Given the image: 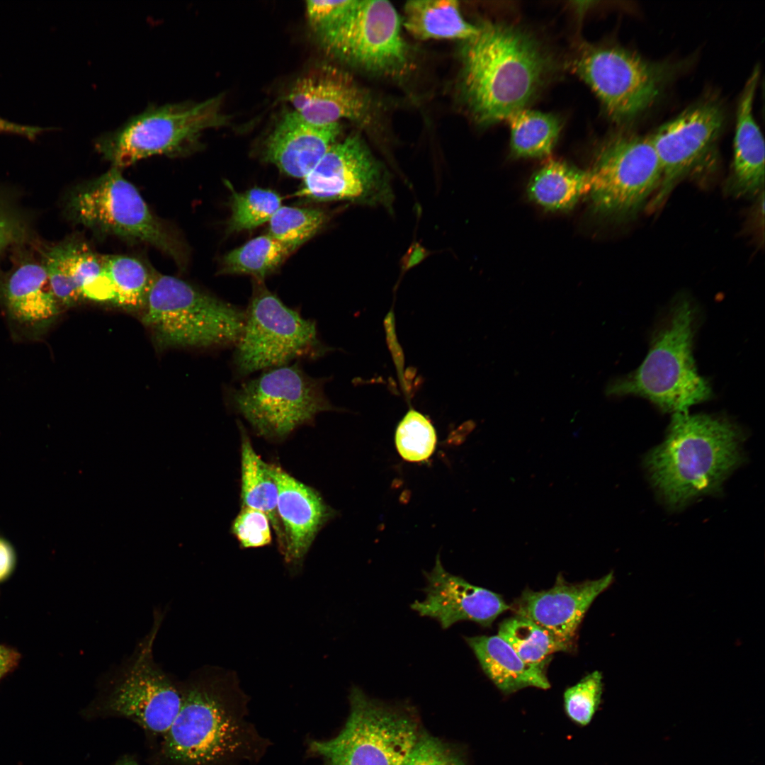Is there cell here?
<instances>
[{
	"instance_id": "cell-1",
	"label": "cell",
	"mask_w": 765,
	"mask_h": 765,
	"mask_svg": "<svg viewBox=\"0 0 765 765\" xmlns=\"http://www.w3.org/2000/svg\"><path fill=\"white\" fill-rule=\"evenodd\" d=\"M181 703L163 735L162 752L176 765H242L268 742L246 720L247 698L230 672L200 669L181 683Z\"/></svg>"
},
{
	"instance_id": "cell-2",
	"label": "cell",
	"mask_w": 765,
	"mask_h": 765,
	"mask_svg": "<svg viewBox=\"0 0 765 765\" xmlns=\"http://www.w3.org/2000/svg\"><path fill=\"white\" fill-rule=\"evenodd\" d=\"M461 91L471 115L489 125L524 109L543 85L549 58L519 29L484 23L461 51Z\"/></svg>"
},
{
	"instance_id": "cell-3",
	"label": "cell",
	"mask_w": 765,
	"mask_h": 765,
	"mask_svg": "<svg viewBox=\"0 0 765 765\" xmlns=\"http://www.w3.org/2000/svg\"><path fill=\"white\" fill-rule=\"evenodd\" d=\"M743 436L725 416L673 414L665 440L645 458L650 480L663 501L680 508L700 496L719 493L744 460Z\"/></svg>"
},
{
	"instance_id": "cell-4",
	"label": "cell",
	"mask_w": 765,
	"mask_h": 765,
	"mask_svg": "<svg viewBox=\"0 0 765 765\" xmlns=\"http://www.w3.org/2000/svg\"><path fill=\"white\" fill-rule=\"evenodd\" d=\"M696 308L679 298L653 334L650 350L633 373L612 381L607 394L633 395L649 400L664 412L686 413L713 395L707 380L698 373L693 356Z\"/></svg>"
},
{
	"instance_id": "cell-5",
	"label": "cell",
	"mask_w": 765,
	"mask_h": 765,
	"mask_svg": "<svg viewBox=\"0 0 765 765\" xmlns=\"http://www.w3.org/2000/svg\"><path fill=\"white\" fill-rule=\"evenodd\" d=\"M245 310L176 277L153 275L142 322L163 346L220 348L235 345Z\"/></svg>"
},
{
	"instance_id": "cell-6",
	"label": "cell",
	"mask_w": 765,
	"mask_h": 765,
	"mask_svg": "<svg viewBox=\"0 0 765 765\" xmlns=\"http://www.w3.org/2000/svg\"><path fill=\"white\" fill-rule=\"evenodd\" d=\"M344 726L329 740H310L307 754L323 765H402L421 731L412 708L391 705L353 686Z\"/></svg>"
},
{
	"instance_id": "cell-7",
	"label": "cell",
	"mask_w": 765,
	"mask_h": 765,
	"mask_svg": "<svg viewBox=\"0 0 765 765\" xmlns=\"http://www.w3.org/2000/svg\"><path fill=\"white\" fill-rule=\"evenodd\" d=\"M400 23L387 1H340L311 27L333 56L368 72L399 76L409 63Z\"/></svg>"
},
{
	"instance_id": "cell-8",
	"label": "cell",
	"mask_w": 765,
	"mask_h": 765,
	"mask_svg": "<svg viewBox=\"0 0 765 765\" xmlns=\"http://www.w3.org/2000/svg\"><path fill=\"white\" fill-rule=\"evenodd\" d=\"M221 104V96L200 102L152 104L99 136L96 149L120 169L157 154H186L198 147L204 130L225 123Z\"/></svg>"
},
{
	"instance_id": "cell-9",
	"label": "cell",
	"mask_w": 765,
	"mask_h": 765,
	"mask_svg": "<svg viewBox=\"0 0 765 765\" xmlns=\"http://www.w3.org/2000/svg\"><path fill=\"white\" fill-rule=\"evenodd\" d=\"M164 616L159 611L149 633L108 677L91 704L92 713L125 718L146 731L164 735L181 703V683L155 662L154 643Z\"/></svg>"
},
{
	"instance_id": "cell-10",
	"label": "cell",
	"mask_w": 765,
	"mask_h": 765,
	"mask_svg": "<svg viewBox=\"0 0 765 765\" xmlns=\"http://www.w3.org/2000/svg\"><path fill=\"white\" fill-rule=\"evenodd\" d=\"M67 204L74 221L101 234L150 244L184 264L186 250L180 239L151 212L120 169L112 167L77 187Z\"/></svg>"
},
{
	"instance_id": "cell-11",
	"label": "cell",
	"mask_w": 765,
	"mask_h": 765,
	"mask_svg": "<svg viewBox=\"0 0 765 765\" xmlns=\"http://www.w3.org/2000/svg\"><path fill=\"white\" fill-rule=\"evenodd\" d=\"M325 380L307 374L299 363L266 370L227 392V401L260 436L280 439L334 410L324 390Z\"/></svg>"
},
{
	"instance_id": "cell-12",
	"label": "cell",
	"mask_w": 765,
	"mask_h": 765,
	"mask_svg": "<svg viewBox=\"0 0 765 765\" xmlns=\"http://www.w3.org/2000/svg\"><path fill=\"white\" fill-rule=\"evenodd\" d=\"M258 281L235 344L233 366L239 376L288 365L301 358H318L329 348L318 337L316 323L287 307Z\"/></svg>"
},
{
	"instance_id": "cell-13",
	"label": "cell",
	"mask_w": 765,
	"mask_h": 765,
	"mask_svg": "<svg viewBox=\"0 0 765 765\" xmlns=\"http://www.w3.org/2000/svg\"><path fill=\"white\" fill-rule=\"evenodd\" d=\"M588 172L593 211L616 220L633 217L649 204L662 175L649 137L629 133L604 142Z\"/></svg>"
},
{
	"instance_id": "cell-14",
	"label": "cell",
	"mask_w": 765,
	"mask_h": 765,
	"mask_svg": "<svg viewBox=\"0 0 765 765\" xmlns=\"http://www.w3.org/2000/svg\"><path fill=\"white\" fill-rule=\"evenodd\" d=\"M574 68L620 125L633 122L650 108L671 74L669 65L613 46L589 47L575 60Z\"/></svg>"
},
{
	"instance_id": "cell-15",
	"label": "cell",
	"mask_w": 765,
	"mask_h": 765,
	"mask_svg": "<svg viewBox=\"0 0 765 765\" xmlns=\"http://www.w3.org/2000/svg\"><path fill=\"white\" fill-rule=\"evenodd\" d=\"M295 196L318 202L351 200L389 206V176L358 135L332 144L303 178Z\"/></svg>"
},
{
	"instance_id": "cell-16",
	"label": "cell",
	"mask_w": 765,
	"mask_h": 765,
	"mask_svg": "<svg viewBox=\"0 0 765 765\" xmlns=\"http://www.w3.org/2000/svg\"><path fill=\"white\" fill-rule=\"evenodd\" d=\"M724 122L720 103L708 99L687 108L648 136L662 172L648 204L650 209L662 205L676 186L713 153Z\"/></svg>"
},
{
	"instance_id": "cell-17",
	"label": "cell",
	"mask_w": 765,
	"mask_h": 765,
	"mask_svg": "<svg viewBox=\"0 0 765 765\" xmlns=\"http://www.w3.org/2000/svg\"><path fill=\"white\" fill-rule=\"evenodd\" d=\"M424 576L425 598L414 601L410 607L421 616L436 620L443 629L461 620L489 627L500 614L511 609L499 594L446 571L439 555L434 568Z\"/></svg>"
},
{
	"instance_id": "cell-18",
	"label": "cell",
	"mask_w": 765,
	"mask_h": 765,
	"mask_svg": "<svg viewBox=\"0 0 765 765\" xmlns=\"http://www.w3.org/2000/svg\"><path fill=\"white\" fill-rule=\"evenodd\" d=\"M288 99L305 120L317 125L341 119L364 121L370 116L367 94L345 73L330 67L315 68L298 78Z\"/></svg>"
},
{
	"instance_id": "cell-19",
	"label": "cell",
	"mask_w": 765,
	"mask_h": 765,
	"mask_svg": "<svg viewBox=\"0 0 765 765\" xmlns=\"http://www.w3.org/2000/svg\"><path fill=\"white\" fill-rule=\"evenodd\" d=\"M613 581V572L598 579L579 583L568 582L559 574L553 586L548 589H525L510 606L511 609L516 615L572 641L591 604Z\"/></svg>"
},
{
	"instance_id": "cell-20",
	"label": "cell",
	"mask_w": 765,
	"mask_h": 765,
	"mask_svg": "<svg viewBox=\"0 0 765 765\" xmlns=\"http://www.w3.org/2000/svg\"><path fill=\"white\" fill-rule=\"evenodd\" d=\"M41 262L60 306H73L82 299L112 302L113 291L101 256L86 243L67 239L44 251Z\"/></svg>"
},
{
	"instance_id": "cell-21",
	"label": "cell",
	"mask_w": 765,
	"mask_h": 765,
	"mask_svg": "<svg viewBox=\"0 0 765 765\" xmlns=\"http://www.w3.org/2000/svg\"><path fill=\"white\" fill-rule=\"evenodd\" d=\"M278 487V514L285 536L286 562L300 565L317 533L334 511L312 487L298 480L278 465L269 464Z\"/></svg>"
},
{
	"instance_id": "cell-22",
	"label": "cell",
	"mask_w": 765,
	"mask_h": 765,
	"mask_svg": "<svg viewBox=\"0 0 765 765\" xmlns=\"http://www.w3.org/2000/svg\"><path fill=\"white\" fill-rule=\"evenodd\" d=\"M339 123L317 125L295 111L285 114L265 142L263 155L287 176L304 178L334 144Z\"/></svg>"
},
{
	"instance_id": "cell-23",
	"label": "cell",
	"mask_w": 765,
	"mask_h": 765,
	"mask_svg": "<svg viewBox=\"0 0 765 765\" xmlns=\"http://www.w3.org/2000/svg\"><path fill=\"white\" fill-rule=\"evenodd\" d=\"M759 76L760 69L756 67L738 101L733 161L726 183L727 192L735 197H753L764 192V141L753 113Z\"/></svg>"
},
{
	"instance_id": "cell-24",
	"label": "cell",
	"mask_w": 765,
	"mask_h": 765,
	"mask_svg": "<svg viewBox=\"0 0 765 765\" xmlns=\"http://www.w3.org/2000/svg\"><path fill=\"white\" fill-rule=\"evenodd\" d=\"M0 295L11 315L23 323L46 322L60 312L42 263L28 256L0 278Z\"/></svg>"
},
{
	"instance_id": "cell-25",
	"label": "cell",
	"mask_w": 765,
	"mask_h": 765,
	"mask_svg": "<svg viewBox=\"0 0 765 765\" xmlns=\"http://www.w3.org/2000/svg\"><path fill=\"white\" fill-rule=\"evenodd\" d=\"M487 676L505 694L526 687L548 689L550 684L546 675L548 662L530 664L524 662L513 647L497 635L465 637Z\"/></svg>"
},
{
	"instance_id": "cell-26",
	"label": "cell",
	"mask_w": 765,
	"mask_h": 765,
	"mask_svg": "<svg viewBox=\"0 0 765 765\" xmlns=\"http://www.w3.org/2000/svg\"><path fill=\"white\" fill-rule=\"evenodd\" d=\"M589 191V172L558 160L545 162L527 186L528 198L550 211L572 209Z\"/></svg>"
},
{
	"instance_id": "cell-27",
	"label": "cell",
	"mask_w": 765,
	"mask_h": 765,
	"mask_svg": "<svg viewBox=\"0 0 765 765\" xmlns=\"http://www.w3.org/2000/svg\"><path fill=\"white\" fill-rule=\"evenodd\" d=\"M403 25L419 40L457 39L464 41L478 31L463 17L455 1H409L404 6Z\"/></svg>"
},
{
	"instance_id": "cell-28",
	"label": "cell",
	"mask_w": 765,
	"mask_h": 765,
	"mask_svg": "<svg viewBox=\"0 0 765 765\" xmlns=\"http://www.w3.org/2000/svg\"><path fill=\"white\" fill-rule=\"evenodd\" d=\"M242 507L259 510L268 518L283 554L285 550V536L278 516V487L269 468L255 452L249 438L242 431Z\"/></svg>"
},
{
	"instance_id": "cell-29",
	"label": "cell",
	"mask_w": 765,
	"mask_h": 765,
	"mask_svg": "<svg viewBox=\"0 0 765 765\" xmlns=\"http://www.w3.org/2000/svg\"><path fill=\"white\" fill-rule=\"evenodd\" d=\"M498 635L513 647L521 659L530 664L550 661L552 654L569 651L572 647V640L517 615L500 623Z\"/></svg>"
},
{
	"instance_id": "cell-30",
	"label": "cell",
	"mask_w": 765,
	"mask_h": 765,
	"mask_svg": "<svg viewBox=\"0 0 765 765\" xmlns=\"http://www.w3.org/2000/svg\"><path fill=\"white\" fill-rule=\"evenodd\" d=\"M508 120L511 153L514 157H542L551 152L561 128L560 120L554 115L524 108Z\"/></svg>"
},
{
	"instance_id": "cell-31",
	"label": "cell",
	"mask_w": 765,
	"mask_h": 765,
	"mask_svg": "<svg viewBox=\"0 0 765 765\" xmlns=\"http://www.w3.org/2000/svg\"><path fill=\"white\" fill-rule=\"evenodd\" d=\"M101 260L113 291L112 303L130 310L144 309L153 274L132 257L103 255Z\"/></svg>"
},
{
	"instance_id": "cell-32",
	"label": "cell",
	"mask_w": 765,
	"mask_h": 765,
	"mask_svg": "<svg viewBox=\"0 0 765 765\" xmlns=\"http://www.w3.org/2000/svg\"><path fill=\"white\" fill-rule=\"evenodd\" d=\"M291 252L268 234L259 236L227 253L222 259V272L251 275L261 281L274 272Z\"/></svg>"
},
{
	"instance_id": "cell-33",
	"label": "cell",
	"mask_w": 765,
	"mask_h": 765,
	"mask_svg": "<svg viewBox=\"0 0 765 765\" xmlns=\"http://www.w3.org/2000/svg\"><path fill=\"white\" fill-rule=\"evenodd\" d=\"M326 221L327 215L319 209L281 205L268 221V234L293 252L317 234Z\"/></svg>"
},
{
	"instance_id": "cell-34",
	"label": "cell",
	"mask_w": 765,
	"mask_h": 765,
	"mask_svg": "<svg viewBox=\"0 0 765 765\" xmlns=\"http://www.w3.org/2000/svg\"><path fill=\"white\" fill-rule=\"evenodd\" d=\"M229 187L232 192L229 232L250 230L268 222L282 205V198L272 190L254 187L239 193L231 185Z\"/></svg>"
},
{
	"instance_id": "cell-35",
	"label": "cell",
	"mask_w": 765,
	"mask_h": 765,
	"mask_svg": "<svg viewBox=\"0 0 765 765\" xmlns=\"http://www.w3.org/2000/svg\"><path fill=\"white\" fill-rule=\"evenodd\" d=\"M436 440V430L431 421L412 409L399 423L395 437L399 454L409 462L429 458L435 450Z\"/></svg>"
},
{
	"instance_id": "cell-36",
	"label": "cell",
	"mask_w": 765,
	"mask_h": 765,
	"mask_svg": "<svg viewBox=\"0 0 765 765\" xmlns=\"http://www.w3.org/2000/svg\"><path fill=\"white\" fill-rule=\"evenodd\" d=\"M602 674L594 671L575 685L567 688L563 696L565 710L574 723L588 725L595 714L602 694Z\"/></svg>"
},
{
	"instance_id": "cell-37",
	"label": "cell",
	"mask_w": 765,
	"mask_h": 765,
	"mask_svg": "<svg viewBox=\"0 0 765 765\" xmlns=\"http://www.w3.org/2000/svg\"><path fill=\"white\" fill-rule=\"evenodd\" d=\"M271 526L270 521L264 513L242 507L232 523V531L243 548H253L271 543Z\"/></svg>"
},
{
	"instance_id": "cell-38",
	"label": "cell",
	"mask_w": 765,
	"mask_h": 765,
	"mask_svg": "<svg viewBox=\"0 0 765 765\" xmlns=\"http://www.w3.org/2000/svg\"><path fill=\"white\" fill-rule=\"evenodd\" d=\"M402 765H464L462 759L447 743L421 732Z\"/></svg>"
},
{
	"instance_id": "cell-39",
	"label": "cell",
	"mask_w": 765,
	"mask_h": 765,
	"mask_svg": "<svg viewBox=\"0 0 765 765\" xmlns=\"http://www.w3.org/2000/svg\"><path fill=\"white\" fill-rule=\"evenodd\" d=\"M28 227L23 214L0 194V254L8 246L25 241L28 237Z\"/></svg>"
},
{
	"instance_id": "cell-40",
	"label": "cell",
	"mask_w": 765,
	"mask_h": 765,
	"mask_svg": "<svg viewBox=\"0 0 765 765\" xmlns=\"http://www.w3.org/2000/svg\"><path fill=\"white\" fill-rule=\"evenodd\" d=\"M16 563L14 548L7 539L0 535V582L11 574Z\"/></svg>"
},
{
	"instance_id": "cell-41",
	"label": "cell",
	"mask_w": 765,
	"mask_h": 765,
	"mask_svg": "<svg viewBox=\"0 0 765 765\" xmlns=\"http://www.w3.org/2000/svg\"><path fill=\"white\" fill-rule=\"evenodd\" d=\"M44 130L43 128L37 126L17 124L0 118V131L2 132L17 134L28 138H34Z\"/></svg>"
},
{
	"instance_id": "cell-42",
	"label": "cell",
	"mask_w": 765,
	"mask_h": 765,
	"mask_svg": "<svg viewBox=\"0 0 765 765\" xmlns=\"http://www.w3.org/2000/svg\"><path fill=\"white\" fill-rule=\"evenodd\" d=\"M19 659L16 650L0 645V679L17 666Z\"/></svg>"
},
{
	"instance_id": "cell-43",
	"label": "cell",
	"mask_w": 765,
	"mask_h": 765,
	"mask_svg": "<svg viewBox=\"0 0 765 765\" xmlns=\"http://www.w3.org/2000/svg\"><path fill=\"white\" fill-rule=\"evenodd\" d=\"M114 765H140L133 758L129 756H125L118 761H117Z\"/></svg>"
}]
</instances>
